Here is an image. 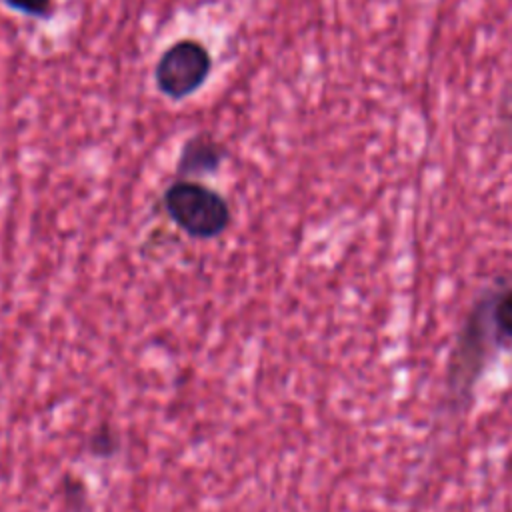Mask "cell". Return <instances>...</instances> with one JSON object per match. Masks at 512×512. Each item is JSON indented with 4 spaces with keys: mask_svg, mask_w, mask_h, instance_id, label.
<instances>
[{
    "mask_svg": "<svg viewBox=\"0 0 512 512\" xmlns=\"http://www.w3.org/2000/svg\"><path fill=\"white\" fill-rule=\"evenodd\" d=\"M512 346V286L492 290L470 312L450 362V384L466 390L490 350Z\"/></svg>",
    "mask_w": 512,
    "mask_h": 512,
    "instance_id": "obj_1",
    "label": "cell"
},
{
    "mask_svg": "<svg viewBox=\"0 0 512 512\" xmlns=\"http://www.w3.org/2000/svg\"><path fill=\"white\" fill-rule=\"evenodd\" d=\"M164 208L172 222L192 238H214L230 224L226 200L204 184L180 180L164 192Z\"/></svg>",
    "mask_w": 512,
    "mask_h": 512,
    "instance_id": "obj_2",
    "label": "cell"
},
{
    "mask_svg": "<svg viewBox=\"0 0 512 512\" xmlns=\"http://www.w3.org/2000/svg\"><path fill=\"white\" fill-rule=\"evenodd\" d=\"M210 66V54L202 44L194 40H180L160 56L154 68V80L166 98L182 100L204 84Z\"/></svg>",
    "mask_w": 512,
    "mask_h": 512,
    "instance_id": "obj_3",
    "label": "cell"
},
{
    "mask_svg": "<svg viewBox=\"0 0 512 512\" xmlns=\"http://www.w3.org/2000/svg\"><path fill=\"white\" fill-rule=\"evenodd\" d=\"M218 164H220L218 144L204 138H194L186 142V146L182 148L178 170L184 174L212 172L214 168H218Z\"/></svg>",
    "mask_w": 512,
    "mask_h": 512,
    "instance_id": "obj_4",
    "label": "cell"
},
{
    "mask_svg": "<svg viewBox=\"0 0 512 512\" xmlns=\"http://www.w3.org/2000/svg\"><path fill=\"white\" fill-rule=\"evenodd\" d=\"M12 10L34 18H44L50 12L52 0H4Z\"/></svg>",
    "mask_w": 512,
    "mask_h": 512,
    "instance_id": "obj_5",
    "label": "cell"
},
{
    "mask_svg": "<svg viewBox=\"0 0 512 512\" xmlns=\"http://www.w3.org/2000/svg\"><path fill=\"white\" fill-rule=\"evenodd\" d=\"M500 122H502L504 130H512V86L504 96V102L500 108Z\"/></svg>",
    "mask_w": 512,
    "mask_h": 512,
    "instance_id": "obj_6",
    "label": "cell"
}]
</instances>
